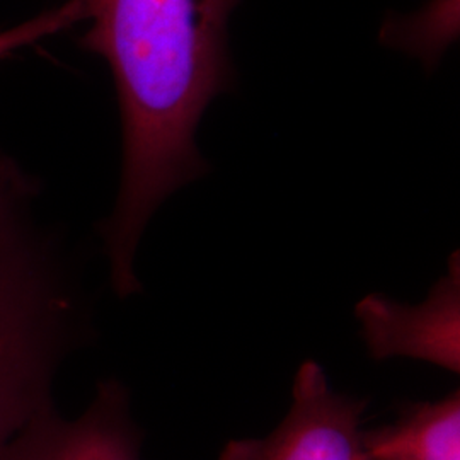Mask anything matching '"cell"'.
Here are the masks:
<instances>
[{"mask_svg": "<svg viewBox=\"0 0 460 460\" xmlns=\"http://www.w3.org/2000/svg\"><path fill=\"white\" fill-rule=\"evenodd\" d=\"M83 45L111 66L121 110L123 169L101 224L116 296L140 292L135 256L157 208L207 171L199 118L227 83V19L239 0H79Z\"/></svg>", "mask_w": 460, "mask_h": 460, "instance_id": "obj_1", "label": "cell"}, {"mask_svg": "<svg viewBox=\"0 0 460 460\" xmlns=\"http://www.w3.org/2000/svg\"><path fill=\"white\" fill-rule=\"evenodd\" d=\"M36 198L38 184L0 154V456L55 410L57 374L91 329L74 258Z\"/></svg>", "mask_w": 460, "mask_h": 460, "instance_id": "obj_2", "label": "cell"}, {"mask_svg": "<svg viewBox=\"0 0 460 460\" xmlns=\"http://www.w3.org/2000/svg\"><path fill=\"white\" fill-rule=\"evenodd\" d=\"M365 404L332 391L323 367L305 362L285 420L263 438L232 440L220 460H370L363 447Z\"/></svg>", "mask_w": 460, "mask_h": 460, "instance_id": "obj_3", "label": "cell"}, {"mask_svg": "<svg viewBox=\"0 0 460 460\" xmlns=\"http://www.w3.org/2000/svg\"><path fill=\"white\" fill-rule=\"evenodd\" d=\"M362 338L374 360L414 358L460 372V261L456 252L444 279L420 305H404L385 296H367L357 304Z\"/></svg>", "mask_w": 460, "mask_h": 460, "instance_id": "obj_4", "label": "cell"}, {"mask_svg": "<svg viewBox=\"0 0 460 460\" xmlns=\"http://www.w3.org/2000/svg\"><path fill=\"white\" fill-rule=\"evenodd\" d=\"M140 442L128 391L110 378L79 418L66 420L57 410L36 418L0 460H140Z\"/></svg>", "mask_w": 460, "mask_h": 460, "instance_id": "obj_5", "label": "cell"}, {"mask_svg": "<svg viewBox=\"0 0 460 460\" xmlns=\"http://www.w3.org/2000/svg\"><path fill=\"white\" fill-rule=\"evenodd\" d=\"M363 447L370 460H460L459 391L363 431Z\"/></svg>", "mask_w": 460, "mask_h": 460, "instance_id": "obj_6", "label": "cell"}, {"mask_svg": "<svg viewBox=\"0 0 460 460\" xmlns=\"http://www.w3.org/2000/svg\"><path fill=\"white\" fill-rule=\"evenodd\" d=\"M84 21L83 5L79 0H66L62 5L49 13L38 14L21 24L0 31V60L26 49L49 36L60 33L66 28Z\"/></svg>", "mask_w": 460, "mask_h": 460, "instance_id": "obj_7", "label": "cell"}]
</instances>
